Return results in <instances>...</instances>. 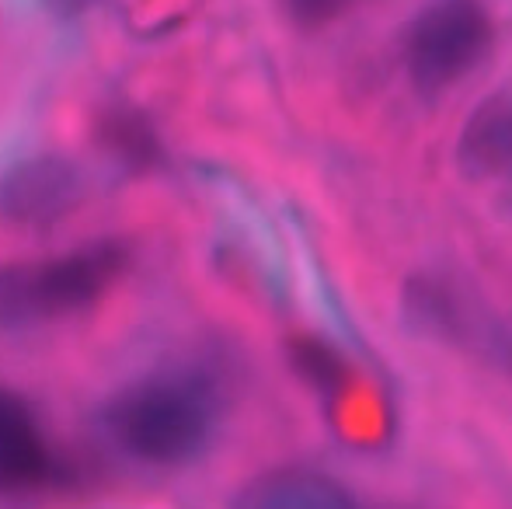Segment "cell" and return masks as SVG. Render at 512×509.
<instances>
[{"instance_id": "3957f363", "label": "cell", "mask_w": 512, "mask_h": 509, "mask_svg": "<svg viewBox=\"0 0 512 509\" xmlns=\"http://www.w3.org/2000/svg\"><path fill=\"white\" fill-rule=\"evenodd\" d=\"M492 49V21L478 0H436L408 28L405 63L422 95L460 84Z\"/></svg>"}, {"instance_id": "7a4b0ae2", "label": "cell", "mask_w": 512, "mask_h": 509, "mask_svg": "<svg viewBox=\"0 0 512 509\" xmlns=\"http://www.w3.org/2000/svg\"><path fill=\"white\" fill-rule=\"evenodd\" d=\"M129 255L119 245H91L46 262L0 269V325L25 328L60 321L98 304L126 272Z\"/></svg>"}, {"instance_id": "7c38bea8", "label": "cell", "mask_w": 512, "mask_h": 509, "mask_svg": "<svg viewBox=\"0 0 512 509\" xmlns=\"http://www.w3.org/2000/svg\"><path fill=\"white\" fill-rule=\"evenodd\" d=\"M46 4L53 7V11L60 14V18H74V14L88 11V7L95 4V0H46Z\"/></svg>"}, {"instance_id": "5b68a950", "label": "cell", "mask_w": 512, "mask_h": 509, "mask_svg": "<svg viewBox=\"0 0 512 509\" xmlns=\"http://www.w3.org/2000/svg\"><path fill=\"white\" fill-rule=\"evenodd\" d=\"M81 196V171L63 157H32L0 178V217L14 224H53Z\"/></svg>"}, {"instance_id": "30bf717a", "label": "cell", "mask_w": 512, "mask_h": 509, "mask_svg": "<svg viewBox=\"0 0 512 509\" xmlns=\"http://www.w3.org/2000/svg\"><path fill=\"white\" fill-rule=\"evenodd\" d=\"M286 11V18L300 28H324L331 21H338L342 14L356 11L363 0H279Z\"/></svg>"}, {"instance_id": "52a82bcc", "label": "cell", "mask_w": 512, "mask_h": 509, "mask_svg": "<svg viewBox=\"0 0 512 509\" xmlns=\"http://www.w3.org/2000/svg\"><path fill=\"white\" fill-rule=\"evenodd\" d=\"M234 509H359L342 482L307 468H283L255 478Z\"/></svg>"}, {"instance_id": "8992f818", "label": "cell", "mask_w": 512, "mask_h": 509, "mask_svg": "<svg viewBox=\"0 0 512 509\" xmlns=\"http://www.w3.org/2000/svg\"><path fill=\"white\" fill-rule=\"evenodd\" d=\"M453 164L464 178L481 182L512 168V91H495L460 126Z\"/></svg>"}, {"instance_id": "9c48e42d", "label": "cell", "mask_w": 512, "mask_h": 509, "mask_svg": "<svg viewBox=\"0 0 512 509\" xmlns=\"http://www.w3.org/2000/svg\"><path fill=\"white\" fill-rule=\"evenodd\" d=\"M293 363H297L300 374L317 387H335L342 381V360H338V353L317 339L293 342Z\"/></svg>"}, {"instance_id": "6da1fadb", "label": "cell", "mask_w": 512, "mask_h": 509, "mask_svg": "<svg viewBox=\"0 0 512 509\" xmlns=\"http://www.w3.org/2000/svg\"><path fill=\"white\" fill-rule=\"evenodd\" d=\"M220 415V387L206 370L171 367L115 391L102 408V433L136 468L178 471L213 447Z\"/></svg>"}, {"instance_id": "277c9868", "label": "cell", "mask_w": 512, "mask_h": 509, "mask_svg": "<svg viewBox=\"0 0 512 509\" xmlns=\"http://www.w3.org/2000/svg\"><path fill=\"white\" fill-rule=\"evenodd\" d=\"M60 478L49 436L21 394L0 387V496L39 492Z\"/></svg>"}, {"instance_id": "ba28073f", "label": "cell", "mask_w": 512, "mask_h": 509, "mask_svg": "<svg viewBox=\"0 0 512 509\" xmlns=\"http://www.w3.org/2000/svg\"><path fill=\"white\" fill-rule=\"evenodd\" d=\"M405 307L422 328L453 342H485L488 335V328L474 318L471 304L450 283H439L432 276H422L408 286Z\"/></svg>"}, {"instance_id": "8fae6325", "label": "cell", "mask_w": 512, "mask_h": 509, "mask_svg": "<svg viewBox=\"0 0 512 509\" xmlns=\"http://www.w3.org/2000/svg\"><path fill=\"white\" fill-rule=\"evenodd\" d=\"M485 346L492 356H499L506 367H512V332H502V328H488Z\"/></svg>"}]
</instances>
